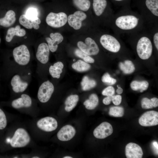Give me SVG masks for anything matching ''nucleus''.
Instances as JSON below:
<instances>
[{
	"instance_id": "1",
	"label": "nucleus",
	"mask_w": 158,
	"mask_h": 158,
	"mask_svg": "<svg viewBox=\"0 0 158 158\" xmlns=\"http://www.w3.org/2000/svg\"><path fill=\"white\" fill-rule=\"evenodd\" d=\"M110 25L114 33L119 36L122 34L129 35L146 28L145 22L139 13L128 10L114 14Z\"/></svg>"
},
{
	"instance_id": "2",
	"label": "nucleus",
	"mask_w": 158,
	"mask_h": 158,
	"mask_svg": "<svg viewBox=\"0 0 158 158\" xmlns=\"http://www.w3.org/2000/svg\"><path fill=\"white\" fill-rule=\"evenodd\" d=\"M136 41V51L138 56L147 60L151 56L153 46L150 35L146 28L141 31L129 35Z\"/></svg>"
},
{
	"instance_id": "3",
	"label": "nucleus",
	"mask_w": 158,
	"mask_h": 158,
	"mask_svg": "<svg viewBox=\"0 0 158 158\" xmlns=\"http://www.w3.org/2000/svg\"><path fill=\"white\" fill-rule=\"evenodd\" d=\"M119 36L115 34L105 33L100 36L99 42L102 46L108 51L118 53L122 47Z\"/></svg>"
},
{
	"instance_id": "4",
	"label": "nucleus",
	"mask_w": 158,
	"mask_h": 158,
	"mask_svg": "<svg viewBox=\"0 0 158 158\" xmlns=\"http://www.w3.org/2000/svg\"><path fill=\"white\" fill-rule=\"evenodd\" d=\"M30 141V138L27 131L23 128H19L15 131L10 144L13 147H22L27 145Z\"/></svg>"
},
{
	"instance_id": "5",
	"label": "nucleus",
	"mask_w": 158,
	"mask_h": 158,
	"mask_svg": "<svg viewBox=\"0 0 158 158\" xmlns=\"http://www.w3.org/2000/svg\"><path fill=\"white\" fill-rule=\"evenodd\" d=\"M13 54L14 61L20 65L25 66L29 62L30 53L25 45L22 44L15 48L13 50Z\"/></svg>"
},
{
	"instance_id": "6",
	"label": "nucleus",
	"mask_w": 158,
	"mask_h": 158,
	"mask_svg": "<svg viewBox=\"0 0 158 158\" xmlns=\"http://www.w3.org/2000/svg\"><path fill=\"white\" fill-rule=\"evenodd\" d=\"M67 16L63 12L58 13H50L47 16L46 21L50 26L55 28H58L64 25L67 22Z\"/></svg>"
},
{
	"instance_id": "7",
	"label": "nucleus",
	"mask_w": 158,
	"mask_h": 158,
	"mask_svg": "<svg viewBox=\"0 0 158 158\" xmlns=\"http://www.w3.org/2000/svg\"><path fill=\"white\" fill-rule=\"evenodd\" d=\"M80 50L88 55H95L99 51V47L95 41L90 37H87L85 43L80 41L77 44Z\"/></svg>"
},
{
	"instance_id": "8",
	"label": "nucleus",
	"mask_w": 158,
	"mask_h": 158,
	"mask_svg": "<svg viewBox=\"0 0 158 158\" xmlns=\"http://www.w3.org/2000/svg\"><path fill=\"white\" fill-rule=\"evenodd\" d=\"M54 90L52 83L49 80L43 82L40 87L37 93L39 101L43 103L47 102L50 99Z\"/></svg>"
},
{
	"instance_id": "9",
	"label": "nucleus",
	"mask_w": 158,
	"mask_h": 158,
	"mask_svg": "<svg viewBox=\"0 0 158 158\" xmlns=\"http://www.w3.org/2000/svg\"><path fill=\"white\" fill-rule=\"evenodd\" d=\"M140 124L143 126H150L158 124V112L150 111L144 113L139 119Z\"/></svg>"
},
{
	"instance_id": "10",
	"label": "nucleus",
	"mask_w": 158,
	"mask_h": 158,
	"mask_svg": "<svg viewBox=\"0 0 158 158\" xmlns=\"http://www.w3.org/2000/svg\"><path fill=\"white\" fill-rule=\"evenodd\" d=\"M37 126L40 129L47 132L55 130L58 126L56 120L51 117H46L39 120L37 123Z\"/></svg>"
},
{
	"instance_id": "11",
	"label": "nucleus",
	"mask_w": 158,
	"mask_h": 158,
	"mask_svg": "<svg viewBox=\"0 0 158 158\" xmlns=\"http://www.w3.org/2000/svg\"><path fill=\"white\" fill-rule=\"evenodd\" d=\"M113 132L111 125L107 122L101 123L94 130L93 134L96 138L103 139L111 135Z\"/></svg>"
},
{
	"instance_id": "12",
	"label": "nucleus",
	"mask_w": 158,
	"mask_h": 158,
	"mask_svg": "<svg viewBox=\"0 0 158 158\" xmlns=\"http://www.w3.org/2000/svg\"><path fill=\"white\" fill-rule=\"evenodd\" d=\"M87 18L86 14L80 11L75 12L68 16L67 21L69 25L75 30L79 29L82 25V21Z\"/></svg>"
},
{
	"instance_id": "13",
	"label": "nucleus",
	"mask_w": 158,
	"mask_h": 158,
	"mask_svg": "<svg viewBox=\"0 0 158 158\" xmlns=\"http://www.w3.org/2000/svg\"><path fill=\"white\" fill-rule=\"evenodd\" d=\"M107 5V0H93V9L95 16L97 17H100L104 13H106L113 18L114 15L105 13L106 11H112L111 9L108 10Z\"/></svg>"
},
{
	"instance_id": "14",
	"label": "nucleus",
	"mask_w": 158,
	"mask_h": 158,
	"mask_svg": "<svg viewBox=\"0 0 158 158\" xmlns=\"http://www.w3.org/2000/svg\"><path fill=\"white\" fill-rule=\"evenodd\" d=\"M75 128L70 125H66L62 128L57 133V136L60 140L66 141L71 139L75 135Z\"/></svg>"
},
{
	"instance_id": "15",
	"label": "nucleus",
	"mask_w": 158,
	"mask_h": 158,
	"mask_svg": "<svg viewBox=\"0 0 158 158\" xmlns=\"http://www.w3.org/2000/svg\"><path fill=\"white\" fill-rule=\"evenodd\" d=\"M125 154L127 158H141L143 152L139 145L134 143L130 142L126 147Z\"/></svg>"
},
{
	"instance_id": "16",
	"label": "nucleus",
	"mask_w": 158,
	"mask_h": 158,
	"mask_svg": "<svg viewBox=\"0 0 158 158\" xmlns=\"http://www.w3.org/2000/svg\"><path fill=\"white\" fill-rule=\"evenodd\" d=\"M50 50L48 44L45 43L40 44L38 46L36 56L37 60L43 64L48 61Z\"/></svg>"
},
{
	"instance_id": "17",
	"label": "nucleus",
	"mask_w": 158,
	"mask_h": 158,
	"mask_svg": "<svg viewBox=\"0 0 158 158\" xmlns=\"http://www.w3.org/2000/svg\"><path fill=\"white\" fill-rule=\"evenodd\" d=\"M11 84L13 91L16 93L24 91L27 88L28 84L27 82L22 80L20 76L17 74L13 76Z\"/></svg>"
},
{
	"instance_id": "18",
	"label": "nucleus",
	"mask_w": 158,
	"mask_h": 158,
	"mask_svg": "<svg viewBox=\"0 0 158 158\" xmlns=\"http://www.w3.org/2000/svg\"><path fill=\"white\" fill-rule=\"evenodd\" d=\"M50 37H47L46 40L50 51L54 52L57 49L58 44L61 43L63 40L62 35L59 32L51 33L50 34Z\"/></svg>"
},
{
	"instance_id": "19",
	"label": "nucleus",
	"mask_w": 158,
	"mask_h": 158,
	"mask_svg": "<svg viewBox=\"0 0 158 158\" xmlns=\"http://www.w3.org/2000/svg\"><path fill=\"white\" fill-rule=\"evenodd\" d=\"M32 104L31 97L28 95L25 94H22L20 97L13 100L11 103L12 107L16 109L29 107Z\"/></svg>"
},
{
	"instance_id": "20",
	"label": "nucleus",
	"mask_w": 158,
	"mask_h": 158,
	"mask_svg": "<svg viewBox=\"0 0 158 158\" xmlns=\"http://www.w3.org/2000/svg\"><path fill=\"white\" fill-rule=\"evenodd\" d=\"M19 21L20 23L25 28L31 29L33 28L36 30L39 29V25L41 22L40 19L38 17L35 19L32 20L27 18L24 14L20 16Z\"/></svg>"
},
{
	"instance_id": "21",
	"label": "nucleus",
	"mask_w": 158,
	"mask_h": 158,
	"mask_svg": "<svg viewBox=\"0 0 158 158\" xmlns=\"http://www.w3.org/2000/svg\"><path fill=\"white\" fill-rule=\"evenodd\" d=\"M26 33L25 29L21 28L19 25H17L14 28H10L7 31L6 37V41L8 42H10L12 40L14 36L23 37L25 35Z\"/></svg>"
},
{
	"instance_id": "22",
	"label": "nucleus",
	"mask_w": 158,
	"mask_h": 158,
	"mask_svg": "<svg viewBox=\"0 0 158 158\" xmlns=\"http://www.w3.org/2000/svg\"><path fill=\"white\" fill-rule=\"evenodd\" d=\"M16 20L15 12L10 10L7 12L4 17L0 18V25L5 27H9L13 25Z\"/></svg>"
},
{
	"instance_id": "23",
	"label": "nucleus",
	"mask_w": 158,
	"mask_h": 158,
	"mask_svg": "<svg viewBox=\"0 0 158 158\" xmlns=\"http://www.w3.org/2000/svg\"><path fill=\"white\" fill-rule=\"evenodd\" d=\"M79 99L78 96L77 95H71L68 96L65 102V111L68 112L72 111L76 106Z\"/></svg>"
},
{
	"instance_id": "24",
	"label": "nucleus",
	"mask_w": 158,
	"mask_h": 158,
	"mask_svg": "<svg viewBox=\"0 0 158 158\" xmlns=\"http://www.w3.org/2000/svg\"><path fill=\"white\" fill-rule=\"evenodd\" d=\"M63 67V65L62 62H57L50 66L49 69V73L53 78H59L62 72Z\"/></svg>"
},
{
	"instance_id": "25",
	"label": "nucleus",
	"mask_w": 158,
	"mask_h": 158,
	"mask_svg": "<svg viewBox=\"0 0 158 158\" xmlns=\"http://www.w3.org/2000/svg\"><path fill=\"white\" fill-rule=\"evenodd\" d=\"M99 99L95 94H92L89 96V99L86 100L83 103L85 107L89 110L95 109L98 105Z\"/></svg>"
},
{
	"instance_id": "26",
	"label": "nucleus",
	"mask_w": 158,
	"mask_h": 158,
	"mask_svg": "<svg viewBox=\"0 0 158 158\" xmlns=\"http://www.w3.org/2000/svg\"><path fill=\"white\" fill-rule=\"evenodd\" d=\"M149 86V83L146 81H139L136 80L133 81L130 83V87L133 90H140L141 92L146 90Z\"/></svg>"
},
{
	"instance_id": "27",
	"label": "nucleus",
	"mask_w": 158,
	"mask_h": 158,
	"mask_svg": "<svg viewBox=\"0 0 158 158\" xmlns=\"http://www.w3.org/2000/svg\"><path fill=\"white\" fill-rule=\"evenodd\" d=\"M142 108L144 109H151L158 106V99L153 97L149 99L146 97L143 98L141 101Z\"/></svg>"
},
{
	"instance_id": "28",
	"label": "nucleus",
	"mask_w": 158,
	"mask_h": 158,
	"mask_svg": "<svg viewBox=\"0 0 158 158\" xmlns=\"http://www.w3.org/2000/svg\"><path fill=\"white\" fill-rule=\"evenodd\" d=\"M119 66L121 70L126 74L132 73L135 69L134 64L129 60H126L124 62H120Z\"/></svg>"
},
{
	"instance_id": "29",
	"label": "nucleus",
	"mask_w": 158,
	"mask_h": 158,
	"mask_svg": "<svg viewBox=\"0 0 158 158\" xmlns=\"http://www.w3.org/2000/svg\"><path fill=\"white\" fill-rule=\"evenodd\" d=\"M72 68L79 72L86 71L90 68V66L87 63L81 60H78L72 65Z\"/></svg>"
},
{
	"instance_id": "30",
	"label": "nucleus",
	"mask_w": 158,
	"mask_h": 158,
	"mask_svg": "<svg viewBox=\"0 0 158 158\" xmlns=\"http://www.w3.org/2000/svg\"><path fill=\"white\" fill-rule=\"evenodd\" d=\"M81 84L82 90L87 91L95 87L96 83L94 80L90 79L87 76H85L82 80Z\"/></svg>"
},
{
	"instance_id": "31",
	"label": "nucleus",
	"mask_w": 158,
	"mask_h": 158,
	"mask_svg": "<svg viewBox=\"0 0 158 158\" xmlns=\"http://www.w3.org/2000/svg\"><path fill=\"white\" fill-rule=\"evenodd\" d=\"M74 5L77 8L83 11H88L90 6L89 0H73Z\"/></svg>"
},
{
	"instance_id": "32",
	"label": "nucleus",
	"mask_w": 158,
	"mask_h": 158,
	"mask_svg": "<svg viewBox=\"0 0 158 158\" xmlns=\"http://www.w3.org/2000/svg\"><path fill=\"white\" fill-rule=\"evenodd\" d=\"M109 114L114 117H121L124 115V109L121 107H112L109 109Z\"/></svg>"
},
{
	"instance_id": "33",
	"label": "nucleus",
	"mask_w": 158,
	"mask_h": 158,
	"mask_svg": "<svg viewBox=\"0 0 158 158\" xmlns=\"http://www.w3.org/2000/svg\"><path fill=\"white\" fill-rule=\"evenodd\" d=\"M74 53L76 56L82 59L85 62L87 63H92L95 61V60L93 58L80 49H76Z\"/></svg>"
},
{
	"instance_id": "34",
	"label": "nucleus",
	"mask_w": 158,
	"mask_h": 158,
	"mask_svg": "<svg viewBox=\"0 0 158 158\" xmlns=\"http://www.w3.org/2000/svg\"><path fill=\"white\" fill-rule=\"evenodd\" d=\"M25 15L27 18L30 19H35L38 18L37 10L34 8H29L27 10Z\"/></svg>"
},
{
	"instance_id": "35",
	"label": "nucleus",
	"mask_w": 158,
	"mask_h": 158,
	"mask_svg": "<svg viewBox=\"0 0 158 158\" xmlns=\"http://www.w3.org/2000/svg\"><path fill=\"white\" fill-rule=\"evenodd\" d=\"M102 81L104 83H107L112 85L115 84L116 80V79L111 77L108 73H106L102 76Z\"/></svg>"
},
{
	"instance_id": "36",
	"label": "nucleus",
	"mask_w": 158,
	"mask_h": 158,
	"mask_svg": "<svg viewBox=\"0 0 158 158\" xmlns=\"http://www.w3.org/2000/svg\"><path fill=\"white\" fill-rule=\"evenodd\" d=\"M7 124V121L5 114L4 111L0 109V130L5 128Z\"/></svg>"
},
{
	"instance_id": "37",
	"label": "nucleus",
	"mask_w": 158,
	"mask_h": 158,
	"mask_svg": "<svg viewBox=\"0 0 158 158\" xmlns=\"http://www.w3.org/2000/svg\"><path fill=\"white\" fill-rule=\"evenodd\" d=\"M114 93V89L111 86L107 87L103 90L102 92V95L107 96H113Z\"/></svg>"
},
{
	"instance_id": "38",
	"label": "nucleus",
	"mask_w": 158,
	"mask_h": 158,
	"mask_svg": "<svg viewBox=\"0 0 158 158\" xmlns=\"http://www.w3.org/2000/svg\"><path fill=\"white\" fill-rule=\"evenodd\" d=\"M122 97L121 95H113L112 96V101L113 103L116 105H118L121 103Z\"/></svg>"
},
{
	"instance_id": "39",
	"label": "nucleus",
	"mask_w": 158,
	"mask_h": 158,
	"mask_svg": "<svg viewBox=\"0 0 158 158\" xmlns=\"http://www.w3.org/2000/svg\"><path fill=\"white\" fill-rule=\"evenodd\" d=\"M112 96H107L103 100L102 102L104 104L106 105L109 104L112 101Z\"/></svg>"
},
{
	"instance_id": "40",
	"label": "nucleus",
	"mask_w": 158,
	"mask_h": 158,
	"mask_svg": "<svg viewBox=\"0 0 158 158\" xmlns=\"http://www.w3.org/2000/svg\"><path fill=\"white\" fill-rule=\"evenodd\" d=\"M118 88L116 90V93L118 94H121L123 92V89L120 87L118 86V85H117Z\"/></svg>"
},
{
	"instance_id": "41",
	"label": "nucleus",
	"mask_w": 158,
	"mask_h": 158,
	"mask_svg": "<svg viewBox=\"0 0 158 158\" xmlns=\"http://www.w3.org/2000/svg\"><path fill=\"white\" fill-rule=\"evenodd\" d=\"M153 145L154 147L156 150L157 151H158V143L154 141L153 143Z\"/></svg>"
},
{
	"instance_id": "42",
	"label": "nucleus",
	"mask_w": 158,
	"mask_h": 158,
	"mask_svg": "<svg viewBox=\"0 0 158 158\" xmlns=\"http://www.w3.org/2000/svg\"><path fill=\"white\" fill-rule=\"evenodd\" d=\"M73 157H71L69 156H66L63 157V158H72Z\"/></svg>"
},
{
	"instance_id": "43",
	"label": "nucleus",
	"mask_w": 158,
	"mask_h": 158,
	"mask_svg": "<svg viewBox=\"0 0 158 158\" xmlns=\"http://www.w3.org/2000/svg\"><path fill=\"white\" fill-rule=\"evenodd\" d=\"M114 1H123L124 0H114Z\"/></svg>"
},
{
	"instance_id": "44",
	"label": "nucleus",
	"mask_w": 158,
	"mask_h": 158,
	"mask_svg": "<svg viewBox=\"0 0 158 158\" xmlns=\"http://www.w3.org/2000/svg\"><path fill=\"white\" fill-rule=\"evenodd\" d=\"M32 158H39V157H37V156H35V157H33Z\"/></svg>"
},
{
	"instance_id": "45",
	"label": "nucleus",
	"mask_w": 158,
	"mask_h": 158,
	"mask_svg": "<svg viewBox=\"0 0 158 158\" xmlns=\"http://www.w3.org/2000/svg\"><path fill=\"white\" fill-rule=\"evenodd\" d=\"M0 42H1V39L0 38Z\"/></svg>"
},
{
	"instance_id": "46",
	"label": "nucleus",
	"mask_w": 158,
	"mask_h": 158,
	"mask_svg": "<svg viewBox=\"0 0 158 158\" xmlns=\"http://www.w3.org/2000/svg\"><path fill=\"white\" fill-rule=\"evenodd\" d=\"M75 61V59H73V61Z\"/></svg>"
}]
</instances>
